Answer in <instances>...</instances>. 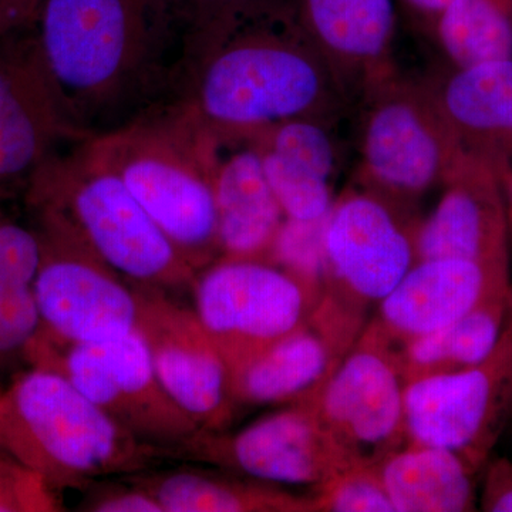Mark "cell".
<instances>
[{
    "mask_svg": "<svg viewBox=\"0 0 512 512\" xmlns=\"http://www.w3.org/2000/svg\"><path fill=\"white\" fill-rule=\"evenodd\" d=\"M397 0H292L295 18L353 104L396 73Z\"/></svg>",
    "mask_w": 512,
    "mask_h": 512,
    "instance_id": "19",
    "label": "cell"
},
{
    "mask_svg": "<svg viewBox=\"0 0 512 512\" xmlns=\"http://www.w3.org/2000/svg\"><path fill=\"white\" fill-rule=\"evenodd\" d=\"M40 242L35 295L42 330L64 343H101L137 329L136 286L100 261L56 220L33 211Z\"/></svg>",
    "mask_w": 512,
    "mask_h": 512,
    "instance_id": "10",
    "label": "cell"
},
{
    "mask_svg": "<svg viewBox=\"0 0 512 512\" xmlns=\"http://www.w3.org/2000/svg\"><path fill=\"white\" fill-rule=\"evenodd\" d=\"M25 362L69 379L137 440L163 448L167 457L202 430L164 389L137 329L124 338L84 345L59 342L39 330Z\"/></svg>",
    "mask_w": 512,
    "mask_h": 512,
    "instance_id": "7",
    "label": "cell"
},
{
    "mask_svg": "<svg viewBox=\"0 0 512 512\" xmlns=\"http://www.w3.org/2000/svg\"><path fill=\"white\" fill-rule=\"evenodd\" d=\"M379 470L396 512L477 510L481 471L447 448L407 441Z\"/></svg>",
    "mask_w": 512,
    "mask_h": 512,
    "instance_id": "23",
    "label": "cell"
},
{
    "mask_svg": "<svg viewBox=\"0 0 512 512\" xmlns=\"http://www.w3.org/2000/svg\"><path fill=\"white\" fill-rule=\"evenodd\" d=\"M404 389L399 346L372 319L328 382L306 400L353 466H380L407 443Z\"/></svg>",
    "mask_w": 512,
    "mask_h": 512,
    "instance_id": "9",
    "label": "cell"
},
{
    "mask_svg": "<svg viewBox=\"0 0 512 512\" xmlns=\"http://www.w3.org/2000/svg\"><path fill=\"white\" fill-rule=\"evenodd\" d=\"M33 30L84 137L180 99L194 35L177 0H37Z\"/></svg>",
    "mask_w": 512,
    "mask_h": 512,
    "instance_id": "1",
    "label": "cell"
},
{
    "mask_svg": "<svg viewBox=\"0 0 512 512\" xmlns=\"http://www.w3.org/2000/svg\"><path fill=\"white\" fill-rule=\"evenodd\" d=\"M39 264L33 225L19 224L0 207V372L18 360L25 362L26 350L42 328L35 295Z\"/></svg>",
    "mask_w": 512,
    "mask_h": 512,
    "instance_id": "26",
    "label": "cell"
},
{
    "mask_svg": "<svg viewBox=\"0 0 512 512\" xmlns=\"http://www.w3.org/2000/svg\"><path fill=\"white\" fill-rule=\"evenodd\" d=\"M397 2L402 3L404 8L412 12L414 16L431 26V23L439 16L441 10L446 8L450 0H397Z\"/></svg>",
    "mask_w": 512,
    "mask_h": 512,
    "instance_id": "35",
    "label": "cell"
},
{
    "mask_svg": "<svg viewBox=\"0 0 512 512\" xmlns=\"http://www.w3.org/2000/svg\"><path fill=\"white\" fill-rule=\"evenodd\" d=\"M315 512H396L379 466H352L312 490Z\"/></svg>",
    "mask_w": 512,
    "mask_h": 512,
    "instance_id": "28",
    "label": "cell"
},
{
    "mask_svg": "<svg viewBox=\"0 0 512 512\" xmlns=\"http://www.w3.org/2000/svg\"><path fill=\"white\" fill-rule=\"evenodd\" d=\"M508 265L458 258L419 259L372 319L397 345L446 328L488 296L510 288Z\"/></svg>",
    "mask_w": 512,
    "mask_h": 512,
    "instance_id": "18",
    "label": "cell"
},
{
    "mask_svg": "<svg viewBox=\"0 0 512 512\" xmlns=\"http://www.w3.org/2000/svg\"><path fill=\"white\" fill-rule=\"evenodd\" d=\"M424 83L461 151L504 180L512 170V57L451 66Z\"/></svg>",
    "mask_w": 512,
    "mask_h": 512,
    "instance_id": "21",
    "label": "cell"
},
{
    "mask_svg": "<svg viewBox=\"0 0 512 512\" xmlns=\"http://www.w3.org/2000/svg\"><path fill=\"white\" fill-rule=\"evenodd\" d=\"M170 460L198 461L259 483L312 490L353 466L308 400L286 404L235 433L200 430L173 448Z\"/></svg>",
    "mask_w": 512,
    "mask_h": 512,
    "instance_id": "12",
    "label": "cell"
},
{
    "mask_svg": "<svg viewBox=\"0 0 512 512\" xmlns=\"http://www.w3.org/2000/svg\"><path fill=\"white\" fill-rule=\"evenodd\" d=\"M478 507L485 512H512V461L507 457L488 458L481 470Z\"/></svg>",
    "mask_w": 512,
    "mask_h": 512,
    "instance_id": "33",
    "label": "cell"
},
{
    "mask_svg": "<svg viewBox=\"0 0 512 512\" xmlns=\"http://www.w3.org/2000/svg\"><path fill=\"white\" fill-rule=\"evenodd\" d=\"M416 222L359 185L346 188L323 227L325 291L365 312L379 305L417 261Z\"/></svg>",
    "mask_w": 512,
    "mask_h": 512,
    "instance_id": "13",
    "label": "cell"
},
{
    "mask_svg": "<svg viewBox=\"0 0 512 512\" xmlns=\"http://www.w3.org/2000/svg\"><path fill=\"white\" fill-rule=\"evenodd\" d=\"M37 0H0V37L33 23Z\"/></svg>",
    "mask_w": 512,
    "mask_h": 512,
    "instance_id": "34",
    "label": "cell"
},
{
    "mask_svg": "<svg viewBox=\"0 0 512 512\" xmlns=\"http://www.w3.org/2000/svg\"><path fill=\"white\" fill-rule=\"evenodd\" d=\"M62 510L59 494L45 478L0 447V512Z\"/></svg>",
    "mask_w": 512,
    "mask_h": 512,
    "instance_id": "30",
    "label": "cell"
},
{
    "mask_svg": "<svg viewBox=\"0 0 512 512\" xmlns=\"http://www.w3.org/2000/svg\"><path fill=\"white\" fill-rule=\"evenodd\" d=\"M511 312L512 286L446 328L397 345L406 383L480 365L497 348Z\"/></svg>",
    "mask_w": 512,
    "mask_h": 512,
    "instance_id": "25",
    "label": "cell"
},
{
    "mask_svg": "<svg viewBox=\"0 0 512 512\" xmlns=\"http://www.w3.org/2000/svg\"><path fill=\"white\" fill-rule=\"evenodd\" d=\"M504 191L505 198H507V208H508V220H510V225L512 228V173H508L505 175L504 180Z\"/></svg>",
    "mask_w": 512,
    "mask_h": 512,
    "instance_id": "36",
    "label": "cell"
},
{
    "mask_svg": "<svg viewBox=\"0 0 512 512\" xmlns=\"http://www.w3.org/2000/svg\"><path fill=\"white\" fill-rule=\"evenodd\" d=\"M87 140L74 126L33 23L0 37V191Z\"/></svg>",
    "mask_w": 512,
    "mask_h": 512,
    "instance_id": "14",
    "label": "cell"
},
{
    "mask_svg": "<svg viewBox=\"0 0 512 512\" xmlns=\"http://www.w3.org/2000/svg\"><path fill=\"white\" fill-rule=\"evenodd\" d=\"M178 100L214 133L239 138L302 117L339 121L353 104L303 32L292 0L195 37Z\"/></svg>",
    "mask_w": 512,
    "mask_h": 512,
    "instance_id": "2",
    "label": "cell"
},
{
    "mask_svg": "<svg viewBox=\"0 0 512 512\" xmlns=\"http://www.w3.org/2000/svg\"><path fill=\"white\" fill-rule=\"evenodd\" d=\"M89 146L195 272L220 258L217 136L183 100L168 101L119 130L89 138Z\"/></svg>",
    "mask_w": 512,
    "mask_h": 512,
    "instance_id": "3",
    "label": "cell"
},
{
    "mask_svg": "<svg viewBox=\"0 0 512 512\" xmlns=\"http://www.w3.org/2000/svg\"><path fill=\"white\" fill-rule=\"evenodd\" d=\"M194 311L229 370L303 325L325 289L266 259L218 258L191 285Z\"/></svg>",
    "mask_w": 512,
    "mask_h": 512,
    "instance_id": "8",
    "label": "cell"
},
{
    "mask_svg": "<svg viewBox=\"0 0 512 512\" xmlns=\"http://www.w3.org/2000/svg\"><path fill=\"white\" fill-rule=\"evenodd\" d=\"M433 211L414 227L416 258H458L508 265V208L503 177L464 154Z\"/></svg>",
    "mask_w": 512,
    "mask_h": 512,
    "instance_id": "17",
    "label": "cell"
},
{
    "mask_svg": "<svg viewBox=\"0 0 512 512\" xmlns=\"http://www.w3.org/2000/svg\"><path fill=\"white\" fill-rule=\"evenodd\" d=\"M215 136L214 195L221 256L268 259L284 224V211L247 138Z\"/></svg>",
    "mask_w": 512,
    "mask_h": 512,
    "instance_id": "22",
    "label": "cell"
},
{
    "mask_svg": "<svg viewBox=\"0 0 512 512\" xmlns=\"http://www.w3.org/2000/svg\"><path fill=\"white\" fill-rule=\"evenodd\" d=\"M84 497L79 511L86 512H164L148 491L130 483L124 478V484L111 483L110 478L97 481L83 491Z\"/></svg>",
    "mask_w": 512,
    "mask_h": 512,
    "instance_id": "31",
    "label": "cell"
},
{
    "mask_svg": "<svg viewBox=\"0 0 512 512\" xmlns=\"http://www.w3.org/2000/svg\"><path fill=\"white\" fill-rule=\"evenodd\" d=\"M357 119L356 185L404 215L443 187L464 153L424 82L399 74L363 92Z\"/></svg>",
    "mask_w": 512,
    "mask_h": 512,
    "instance_id": "6",
    "label": "cell"
},
{
    "mask_svg": "<svg viewBox=\"0 0 512 512\" xmlns=\"http://www.w3.org/2000/svg\"><path fill=\"white\" fill-rule=\"evenodd\" d=\"M32 211L66 228L130 284L190 288L197 272L89 146V138L46 161L25 187Z\"/></svg>",
    "mask_w": 512,
    "mask_h": 512,
    "instance_id": "5",
    "label": "cell"
},
{
    "mask_svg": "<svg viewBox=\"0 0 512 512\" xmlns=\"http://www.w3.org/2000/svg\"><path fill=\"white\" fill-rule=\"evenodd\" d=\"M325 218L319 221H296L285 218L266 261L274 262L308 284L325 289Z\"/></svg>",
    "mask_w": 512,
    "mask_h": 512,
    "instance_id": "29",
    "label": "cell"
},
{
    "mask_svg": "<svg viewBox=\"0 0 512 512\" xmlns=\"http://www.w3.org/2000/svg\"><path fill=\"white\" fill-rule=\"evenodd\" d=\"M0 194H3V191H0Z\"/></svg>",
    "mask_w": 512,
    "mask_h": 512,
    "instance_id": "37",
    "label": "cell"
},
{
    "mask_svg": "<svg viewBox=\"0 0 512 512\" xmlns=\"http://www.w3.org/2000/svg\"><path fill=\"white\" fill-rule=\"evenodd\" d=\"M366 315L323 292L303 325L232 370L235 406H286L318 393L365 329Z\"/></svg>",
    "mask_w": 512,
    "mask_h": 512,
    "instance_id": "16",
    "label": "cell"
},
{
    "mask_svg": "<svg viewBox=\"0 0 512 512\" xmlns=\"http://www.w3.org/2000/svg\"><path fill=\"white\" fill-rule=\"evenodd\" d=\"M124 478L153 495L164 512H315L311 495L201 468H153Z\"/></svg>",
    "mask_w": 512,
    "mask_h": 512,
    "instance_id": "24",
    "label": "cell"
},
{
    "mask_svg": "<svg viewBox=\"0 0 512 512\" xmlns=\"http://www.w3.org/2000/svg\"><path fill=\"white\" fill-rule=\"evenodd\" d=\"M430 28L453 67L512 57V0H450Z\"/></svg>",
    "mask_w": 512,
    "mask_h": 512,
    "instance_id": "27",
    "label": "cell"
},
{
    "mask_svg": "<svg viewBox=\"0 0 512 512\" xmlns=\"http://www.w3.org/2000/svg\"><path fill=\"white\" fill-rule=\"evenodd\" d=\"M0 447L57 494L168 460L163 448L137 440L69 379L36 366L0 384Z\"/></svg>",
    "mask_w": 512,
    "mask_h": 512,
    "instance_id": "4",
    "label": "cell"
},
{
    "mask_svg": "<svg viewBox=\"0 0 512 512\" xmlns=\"http://www.w3.org/2000/svg\"><path fill=\"white\" fill-rule=\"evenodd\" d=\"M336 124V120L302 117L247 137L285 218L319 221L332 208L340 163Z\"/></svg>",
    "mask_w": 512,
    "mask_h": 512,
    "instance_id": "20",
    "label": "cell"
},
{
    "mask_svg": "<svg viewBox=\"0 0 512 512\" xmlns=\"http://www.w3.org/2000/svg\"><path fill=\"white\" fill-rule=\"evenodd\" d=\"M134 286L137 330L164 389L200 429H227L237 407L231 370L197 313L164 289Z\"/></svg>",
    "mask_w": 512,
    "mask_h": 512,
    "instance_id": "15",
    "label": "cell"
},
{
    "mask_svg": "<svg viewBox=\"0 0 512 512\" xmlns=\"http://www.w3.org/2000/svg\"><path fill=\"white\" fill-rule=\"evenodd\" d=\"M404 417L407 441L447 448L483 470L512 421V312L480 365L407 382Z\"/></svg>",
    "mask_w": 512,
    "mask_h": 512,
    "instance_id": "11",
    "label": "cell"
},
{
    "mask_svg": "<svg viewBox=\"0 0 512 512\" xmlns=\"http://www.w3.org/2000/svg\"><path fill=\"white\" fill-rule=\"evenodd\" d=\"M282 0H177L192 29V40L205 30Z\"/></svg>",
    "mask_w": 512,
    "mask_h": 512,
    "instance_id": "32",
    "label": "cell"
}]
</instances>
